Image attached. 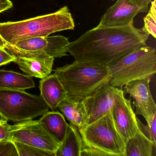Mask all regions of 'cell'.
<instances>
[{
    "mask_svg": "<svg viewBox=\"0 0 156 156\" xmlns=\"http://www.w3.org/2000/svg\"><path fill=\"white\" fill-rule=\"evenodd\" d=\"M149 36L134 24L120 27L98 25L70 42L67 52L76 62L108 66L129 52L146 44Z\"/></svg>",
    "mask_w": 156,
    "mask_h": 156,
    "instance_id": "6da1fadb",
    "label": "cell"
},
{
    "mask_svg": "<svg viewBox=\"0 0 156 156\" xmlns=\"http://www.w3.org/2000/svg\"><path fill=\"white\" fill-rule=\"evenodd\" d=\"M75 27L72 13L65 6L50 14L19 21L0 23V36L6 43L12 45L25 39L74 30Z\"/></svg>",
    "mask_w": 156,
    "mask_h": 156,
    "instance_id": "7a4b0ae2",
    "label": "cell"
},
{
    "mask_svg": "<svg viewBox=\"0 0 156 156\" xmlns=\"http://www.w3.org/2000/svg\"><path fill=\"white\" fill-rule=\"evenodd\" d=\"M54 72L66 90L67 99L71 101L83 100L110 79L108 66L75 61Z\"/></svg>",
    "mask_w": 156,
    "mask_h": 156,
    "instance_id": "3957f363",
    "label": "cell"
},
{
    "mask_svg": "<svg viewBox=\"0 0 156 156\" xmlns=\"http://www.w3.org/2000/svg\"><path fill=\"white\" fill-rule=\"evenodd\" d=\"M110 74L109 83L115 87H122L128 83L146 77L156 73L155 48L141 45L129 52L108 66Z\"/></svg>",
    "mask_w": 156,
    "mask_h": 156,
    "instance_id": "277c9868",
    "label": "cell"
},
{
    "mask_svg": "<svg viewBox=\"0 0 156 156\" xmlns=\"http://www.w3.org/2000/svg\"><path fill=\"white\" fill-rule=\"evenodd\" d=\"M79 132L84 146L102 156H126V143L116 127L111 111Z\"/></svg>",
    "mask_w": 156,
    "mask_h": 156,
    "instance_id": "5b68a950",
    "label": "cell"
},
{
    "mask_svg": "<svg viewBox=\"0 0 156 156\" xmlns=\"http://www.w3.org/2000/svg\"><path fill=\"white\" fill-rule=\"evenodd\" d=\"M41 96L17 89H0V116L13 122L31 120L49 111Z\"/></svg>",
    "mask_w": 156,
    "mask_h": 156,
    "instance_id": "8992f818",
    "label": "cell"
},
{
    "mask_svg": "<svg viewBox=\"0 0 156 156\" xmlns=\"http://www.w3.org/2000/svg\"><path fill=\"white\" fill-rule=\"evenodd\" d=\"M11 139L55 152L59 145L46 131L39 120H26L11 126Z\"/></svg>",
    "mask_w": 156,
    "mask_h": 156,
    "instance_id": "52a82bcc",
    "label": "cell"
},
{
    "mask_svg": "<svg viewBox=\"0 0 156 156\" xmlns=\"http://www.w3.org/2000/svg\"><path fill=\"white\" fill-rule=\"evenodd\" d=\"M151 0H117L107 10L98 25L106 27H120L134 24L139 13L148 12Z\"/></svg>",
    "mask_w": 156,
    "mask_h": 156,
    "instance_id": "ba28073f",
    "label": "cell"
},
{
    "mask_svg": "<svg viewBox=\"0 0 156 156\" xmlns=\"http://www.w3.org/2000/svg\"><path fill=\"white\" fill-rule=\"evenodd\" d=\"M4 48L16 57L14 62L29 76L43 79L52 72L55 58L44 53L19 51L7 44Z\"/></svg>",
    "mask_w": 156,
    "mask_h": 156,
    "instance_id": "9c48e42d",
    "label": "cell"
},
{
    "mask_svg": "<svg viewBox=\"0 0 156 156\" xmlns=\"http://www.w3.org/2000/svg\"><path fill=\"white\" fill-rule=\"evenodd\" d=\"M124 94L123 89L119 88L111 112L116 127L126 143L135 136L139 127L131 100L127 99Z\"/></svg>",
    "mask_w": 156,
    "mask_h": 156,
    "instance_id": "30bf717a",
    "label": "cell"
},
{
    "mask_svg": "<svg viewBox=\"0 0 156 156\" xmlns=\"http://www.w3.org/2000/svg\"><path fill=\"white\" fill-rule=\"evenodd\" d=\"M151 77L131 81L124 86V94L133 98L136 115L142 116L147 124H151L156 115V104L151 95L150 87Z\"/></svg>",
    "mask_w": 156,
    "mask_h": 156,
    "instance_id": "8fae6325",
    "label": "cell"
},
{
    "mask_svg": "<svg viewBox=\"0 0 156 156\" xmlns=\"http://www.w3.org/2000/svg\"><path fill=\"white\" fill-rule=\"evenodd\" d=\"M69 43L68 38L57 35L30 38L20 41L12 45L9 44L19 51L44 53L55 58L68 55L67 49Z\"/></svg>",
    "mask_w": 156,
    "mask_h": 156,
    "instance_id": "7c38bea8",
    "label": "cell"
},
{
    "mask_svg": "<svg viewBox=\"0 0 156 156\" xmlns=\"http://www.w3.org/2000/svg\"><path fill=\"white\" fill-rule=\"evenodd\" d=\"M119 88L107 83L82 100L87 113V125L111 111Z\"/></svg>",
    "mask_w": 156,
    "mask_h": 156,
    "instance_id": "4fadbf2b",
    "label": "cell"
},
{
    "mask_svg": "<svg viewBox=\"0 0 156 156\" xmlns=\"http://www.w3.org/2000/svg\"><path fill=\"white\" fill-rule=\"evenodd\" d=\"M40 89L41 97L52 111L56 110L63 100L67 99L66 90L55 73L42 79Z\"/></svg>",
    "mask_w": 156,
    "mask_h": 156,
    "instance_id": "5bb4252c",
    "label": "cell"
},
{
    "mask_svg": "<svg viewBox=\"0 0 156 156\" xmlns=\"http://www.w3.org/2000/svg\"><path fill=\"white\" fill-rule=\"evenodd\" d=\"M39 121L60 146L64 139L69 125L63 115L55 110L48 111L43 115Z\"/></svg>",
    "mask_w": 156,
    "mask_h": 156,
    "instance_id": "9a60e30c",
    "label": "cell"
},
{
    "mask_svg": "<svg viewBox=\"0 0 156 156\" xmlns=\"http://www.w3.org/2000/svg\"><path fill=\"white\" fill-rule=\"evenodd\" d=\"M58 108L78 130L83 129L87 125V113L82 100L73 101L66 99L59 105Z\"/></svg>",
    "mask_w": 156,
    "mask_h": 156,
    "instance_id": "2e32d148",
    "label": "cell"
},
{
    "mask_svg": "<svg viewBox=\"0 0 156 156\" xmlns=\"http://www.w3.org/2000/svg\"><path fill=\"white\" fill-rule=\"evenodd\" d=\"M83 147L79 130L70 123L62 142L55 152V156H81Z\"/></svg>",
    "mask_w": 156,
    "mask_h": 156,
    "instance_id": "e0dca14e",
    "label": "cell"
},
{
    "mask_svg": "<svg viewBox=\"0 0 156 156\" xmlns=\"http://www.w3.org/2000/svg\"><path fill=\"white\" fill-rule=\"evenodd\" d=\"M156 145L147 137L139 129L135 136L126 142V156H153Z\"/></svg>",
    "mask_w": 156,
    "mask_h": 156,
    "instance_id": "ac0fdd59",
    "label": "cell"
},
{
    "mask_svg": "<svg viewBox=\"0 0 156 156\" xmlns=\"http://www.w3.org/2000/svg\"><path fill=\"white\" fill-rule=\"evenodd\" d=\"M34 87L35 83L31 76L0 69V89L24 90Z\"/></svg>",
    "mask_w": 156,
    "mask_h": 156,
    "instance_id": "d6986e66",
    "label": "cell"
},
{
    "mask_svg": "<svg viewBox=\"0 0 156 156\" xmlns=\"http://www.w3.org/2000/svg\"><path fill=\"white\" fill-rule=\"evenodd\" d=\"M147 14L144 18V25L141 30L148 35L156 38V0L151 2Z\"/></svg>",
    "mask_w": 156,
    "mask_h": 156,
    "instance_id": "ffe728a7",
    "label": "cell"
},
{
    "mask_svg": "<svg viewBox=\"0 0 156 156\" xmlns=\"http://www.w3.org/2000/svg\"><path fill=\"white\" fill-rule=\"evenodd\" d=\"M13 142L17 148L19 156H55L53 152L18 141Z\"/></svg>",
    "mask_w": 156,
    "mask_h": 156,
    "instance_id": "44dd1931",
    "label": "cell"
},
{
    "mask_svg": "<svg viewBox=\"0 0 156 156\" xmlns=\"http://www.w3.org/2000/svg\"><path fill=\"white\" fill-rule=\"evenodd\" d=\"M137 122L140 130L147 138L156 145V115L154 117L150 125L148 124L144 125L138 118Z\"/></svg>",
    "mask_w": 156,
    "mask_h": 156,
    "instance_id": "7402d4cb",
    "label": "cell"
},
{
    "mask_svg": "<svg viewBox=\"0 0 156 156\" xmlns=\"http://www.w3.org/2000/svg\"><path fill=\"white\" fill-rule=\"evenodd\" d=\"M0 156H19L13 141L8 140L0 141Z\"/></svg>",
    "mask_w": 156,
    "mask_h": 156,
    "instance_id": "603a6c76",
    "label": "cell"
},
{
    "mask_svg": "<svg viewBox=\"0 0 156 156\" xmlns=\"http://www.w3.org/2000/svg\"><path fill=\"white\" fill-rule=\"evenodd\" d=\"M11 125L8 123V120L0 119V141L11 140Z\"/></svg>",
    "mask_w": 156,
    "mask_h": 156,
    "instance_id": "cb8c5ba5",
    "label": "cell"
},
{
    "mask_svg": "<svg viewBox=\"0 0 156 156\" xmlns=\"http://www.w3.org/2000/svg\"><path fill=\"white\" fill-rule=\"evenodd\" d=\"M16 57L9 52L5 48H0V66L5 65L11 62H14Z\"/></svg>",
    "mask_w": 156,
    "mask_h": 156,
    "instance_id": "d4e9b609",
    "label": "cell"
},
{
    "mask_svg": "<svg viewBox=\"0 0 156 156\" xmlns=\"http://www.w3.org/2000/svg\"><path fill=\"white\" fill-rule=\"evenodd\" d=\"M12 2L10 0H0V13L12 8Z\"/></svg>",
    "mask_w": 156,
    "mask_h": 156,
    "instance_id": "484cf974",
    "label": "cell"
},
{
    "mask_svg": "<svg viewBox=\"0 0 156 156\" xmlns=\"http://www.w3.org/2000/svg\"><path fill=\"white\" fill-rule=\"evenodd\" d=\"M6 44L7 43L5 42V41H3L1 36H0V48H4Z\"/></svg>",
    "mask_w": 156,
    "mask_h": 156,
    "instance_id": "4316f807",
    "label": "cell"
},
{
    "mask_svg": "<svg viewBox=\"0 0 156 156\" xmlns=\"http://www.w3.org/2000/svg\"><path fill=\"white\" fill-rule=\"evenodd\" d=\"M113 1H114V0H113Z\"/></svg>",
    "mask_w": 156,
    "mask_h": 156,
    "instance_id": "83f0119b",
    "label": "cell"
}]
</instances>
